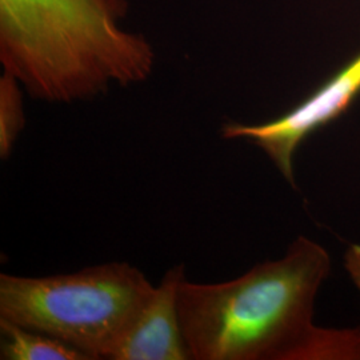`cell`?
Returning <instances> with one entry per match:
<instances>
[{
  "instance_id": "1",
  "label": "cell",
  "mask_w": 360,
  "mask_h": 360,
  "mask_svg": "<svg viewBox=\"0 0 360 360\" xmlns=\"http://www.w3.org/2000/svg\"><path fill=\"white\" fill-rule=\"evenodd\" d=\"M330 267L326 248L299 236L283 257L233 281L193 283L184 278L178 306L190 359L359 360L360 328L312 322Z\"/></svg>"
},
{
  "instance_id": "2",
  "label": "cell",
  "mask_w": 360,
  "mask_h": 360,
  "mask_svg": "<svg viewBox=\"0 0 360 360\" xmlns=\"http://www.w3.org/2000/svg\"><path fill=\"white\" fill-rule=\"evenodd\" d=\"M127 0H0V62L38 101L74 103L151 75L155 52L119 26Z\"/></svg>"
},
{
  "instance_id": "3",
  "label": "cell",
  "mask_w": 360,
  "mask_h": 360,
  "mask_svg": "<svg viewBox=\"0 0 360 360\" xmlns=\"http://www.w3.org/2000/svg\"><path fill=\"white\" fill-rule=\"evenodd\" d=\"M155 287L126 262L43 278L0 275V319L110 359Z\"/></svg>"
},
{
  "instance_id": "4",
  "label": "cell",
  "mask_w": 360,
  "mask_h": 360,
  "mask_svg": "<svg viewBox=\"0 0 360 360\" xmlns=\"http://www.w3.org/2000/svg\"><path fill=\"white\" fill-rule=\"evenodd\" d=\"M360 94V53L290 112L262 124L226 123L224 139H245L262 148L284 179L295 186L294 155L314 131L331 123Z\"/></svg>"
},
{
  "instance_id": "5",
  "label": "cell",
  "mask_w": 360,
  "mask_h": 360,
  "mask_svg": "<svg viewBox=\"0 0 360 360\" xmlns=\"http://www.w3.org/2000/svg\"><path fill=\"white\" fill-rule=\"evenodd\" d=\"M184 278L183 264L165 274L110 360H191L178 306V292Z\"/></svg>"
},
{
  "instance_id": "6",
  "label": "cell",
  "mask_w": 360,
  "mask_h": 360,
  "mask_svg": "<svg viewBox=\"0 0 360 360\" xmlns=\"http://www.w3.org/2000/svg\"><path fill=\"white\" fill-rule=\"evenodd\" d=\"M0 334L1 360H92L56 338L6 319H0Z\"/></svg>"
},
{
  "instance_id": "7",
  "label": "cell",
  "mask_w": 360,
  "mask_h": 360,
  "mask_svg": "<svg viewBox=\"0 0 360 360\" xmlns=\"http://www.w3.org/2000/svg\"><path fill=\"white\" fill-rule=\"evenodd\" d=\"M20 83L11 74L0 77V158L7 160L13 154L19 135L25 129V112Z\"/></svg>"
},
{
  "instance_id": "8",
  "label": "cell",
  "mask_w": 360,
  "mask_h": 360,
  "mask_svg": "<svg viewBox=\"0 0 360 360\" xmlns=\"http://www.w3.org/2000/svg\"><path fill=\"white\" fill-rule=\"evenodd\" d=\"M345 269L360 291V245H351L345 254Z\"/></svg>"
}]
</instances>
